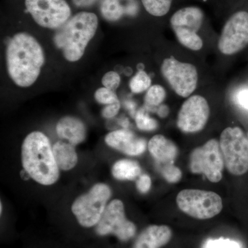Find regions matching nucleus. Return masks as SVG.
<instances>
[{
  "mask_svg": "<svg viewBox=\"0 0 248 248\" xmlns=\"http://www.w3.org/2000/svg\"><path fill=\"white\" fill-rule=\"evenodd\" d=\"M6 58L10 78L22 88L29 87L37 81L45 62L42 46L27 32H19L9 40Z\"/></svg>",
  "mask_w": 248,
  "mask_h": 248,
  "instance_id": "obj_1",
  "label": "nucleus"
},
{
  "mask_svg": "<svg viewBox=\"0 0 248 248\" xmlns=\"http://www.w3.org/2000/svg\"><path fill=\"white\" fill-rule=\"evenodd\" d=\"M98 24L97 16L93 13H78L58 29L53 36L54 44L67 61H79L95 35Z\"/></svg>",
  "mask_w": 248,
  "mask_h": 248,
  "instance_id": "obj_2",
  "label": "nucleus"
},
{
  "mask_svg": "<svg viewBox=\"0 0 248 248\" xmlns=\"http://www.w3.org/2000/svg\"><path fill=\"white\" fill-rule=\"evenodd\" d=\"M22 164L31 178L42 185L58 181L60 172L48 138L41 132H32L24 140Z\"/></svg>",
  "mask_w": 248,
  "mask_h": 248,
  "instance_id": "obj_3",
  "label": "nucleus"
},
{
  "mask_svg": "<svg viewBox=\"0 0 248 248\" xmlns=\"http://www.w3.org/2000/svg\"><path fill=\"white\" fill-rule=\"evenodd\" d=\"M205 14L198 6H190L177 10L171 16L170 24L178 41L192 50H200L203 40L198 35L203 24Z\"/></svg>",
  "mask_w": 248,
  "mask_h": 248,
  "instance_id": "obj_4",
  "label": "nucleus"
},
{
  "mask_svg": "<svg viewBox=\"0 0 248 248\" xmlns=\"http://www.w3.org/2000/svg\"><path fill=\"white\" fill-rule=\"evenodd\" d=\"M220 147L225 166L231 174L242 175L248 171V140L239 127L227 128L222 132Z\"/></svg>",
  "mask_w": 248,
  "mask_h": 248,
  "instance_id": "obj_5",
  "label": "nucleus"
},
{
  "mask_svg": "<svg viewBox=\"0 0 248 248\" xmlns=\"http://www.w3.org/2000/svg\"><path fill=\"white\" fill-rule=\"evenodd\" d=\"M179 209L189 216L198 219H208L218 215L223 209L221 197L210 191L184 190L178 194Z\"/></svg>",
  "mask_w": 248,
  "mask_h": 248,
  "instance_id": "obj_6",
  "label": "nucleus"
},
{
  "mask_svg": "<svg viewBox=\"0 0 248 248\" xmlns=\"http://www.w3.org/2000/svg\"><path fill=\"white\" fill-rule=\"evenodd\" d=\"M111 195L110 187L105 184L93 186L86 195L81 196L74 202L72 211L81 226L91 228L97 224Z\"/></svg>",
  "mask_w": 248,
  "mask_h": 248,
  "instance_id": "obj_7",
  "label": "nucleus"
},
{
  "mask_svg": "<svg viewBox=\"0 0 248 248\" xmlns=\"http://www.w3.org/2000/svg\"><path fill=\"white\" fill-rule=\"evenodd\" d=\"M225 163L219 142L209 140L203 146L195 148L190 158L191 172L203 174L211 182L217 183L223 177Z\"/></svg>",
  "mask_w": 248,
  "mask_h": 248,
  "instance_id": "obj_8",
  "label": "nucleus"
},
{
  "mask_svg": "<svg viewBox=\"0 0 248 248\" xmlns=\"http://www.w3.org/2000/svg\"><path fill=\"white\" fill-rule=\"evenodd\" d=\"M25 6L34 21L46 29L58 30L71 17L66 0H25Z\"/></svg>",
  "mask_w": 248,
  "mask_h": 248,
  "instance_id": "obj_9",
  "label": "nucleus"
},
{
  "mask_svg": "<svg viewBox=\"0 0 248 248\" xmlns=\"http://www.w3.org/2000/svg\"><path fill=\"white\" fill-rule=\"evenodd\" d=\"M161 71L178 95L187 97L195 91L198 82V73L194 65L179 62L172 57L165 59Z\"/></svg>",
  "mask_w": 248,
  "mask_h": 248,
  "instance_id": "obj_10",
  "label": "nucleus"
},
{
  "mask_svg": "<svg viewBox=\"0 0 248 248\" xmlns=\"http://www.w3.org/2000/svg\"><path fill=\"white\" fill-rule=\"evenodd\" d=\"M248 45V12L239 11L228 18L222 29L218 42L221 53L231 55Z\"/></svg>",
  "mask_w": 248,
  "mask_h": 248,
  "instance_id": "obj_11",
  "label": "nucleus"
},
{
  "mask_svg": "<svg viewBox=\"0 0 248 248\" xmlns=\"http://www.w3.org/2000/svg\"><path fill=\"white\" fill-rule=\"evenodd\" d=\"M136 230L135 225L125 217L123 203L117 200L107 206L96 227L98 234H114L123 241L133 237Z\"/></svg>",
  "mask_w": 248,
  "mask_h": 248,
  "instance_id": "obj_12",
  "label": "nucleus"
},
{
  "mask_svg": "<svg viewBox=\"0 0 248 248\" xmlns=\"http://www.w3.org/2000/svg\"><path fill=\"white\" fill-rule=\"evenodd\" d=\"M210 116V107L205 98L200 95L189 97L183 104L178 114L177 126L186 133L203 130Z\"/></svg>",
  "mask_w": 248,
  "mask_h": 248,
  "instance_id": "obj_13",
  "label": "nucleus"
},
{
  "mask_svg": "<svg viewBox=\"0 0 248 248\" xmlns=\"http://www.w3.org/2000/svg\"><path fill=\"white\" fill-rule=\"evenodd\" d=\"M105 141L109 146L130 156H138L146 151V140L127 130L111 132L106 137Z\"/></svg>",
  "mask_w": 248,
  "mask_h": 248,
  "instance_id": "obj_14",
  "label": "nucleus"
},
{
  "mask_svg": "<svg viewBox=\"0 0 248 248\" xmlns=\"http://www.w3.org/2000/svg\"><path fill=\"white\" fill-rule=\"evenodd\" d=\"M140 11L138 0H102L100 12L108 22H117L124 17H135Z\"/></svg>",
  "mask_w": 248,
  "mask_h": 248,
  "instance_id": "obj_15",
  "label": "nucleus"
},
{
  "mask_svg": "<svg viewBox=\"0 0 248 248\" xmlns=\"http://www.w3.org/2000/svg\"><path fill=\"white\" fill-rule=\"evenodd\" d=\"M172 231L166 226H151L139 236L135 248H160L170 241Z\"/></svg>",
  "mask_w": 248,
  "mask_h": 248,
  "instance_id": "obj_16",
  "label": "nucleus"
},
{
  "mask_svg": "<svg viewBox=\"0 0 248 248\" xmlns=\"http://www.w3.org/2000/svg\"><path fill=\"white\" fill-rule=\"evenodd\" d=\"M58 135L73 146L79 144L86 138V128L84 123L76 117H64L59 121L56 126Z\"/></svg>",
  "mask_w": 248,
  "mask_h": 248,
  "instance_id": "obj_17",
  "label": "nucleus"
},
{
  "mask_svg": "<svg viewBox=\"0 0 248 248\" xmlns=\"http://www.w3.org/2000/svg\"><path fill=\"white\" fill-rule=\"evenodd\" d=\"M148 148L152 156L161 164H173L178 154L174 142L161 135L153 137L148 142Z\"/></svg>",
  "mask_w": 248,
  "mask_h": 248,
  "instance_id": "obj_18",
  "label": "nucleus"
},
{
  "mask_svg": "<svg viewBox=\"0 0 248 248\" xmlns=\"http://www.w3.org/2000/svg\"><path fill=\"white\" fill-rule=\"evenodd\" d=\"M53 152L59 169L69 170L78 163V155L74 146L64 141H58L53 146Z\"/></svg>",
  "mask_w": 248,
  "mask_h": 248,
  "instance_id": "obj_19",
  "label": "nucleus"
},
{
  "mask_svg": "<svg viewBox=\"0 0 248 248\" xmlns=\"http://www.w3.org/2000/svg\"><path fill=\"white\" fill-rule=\"evenodd\" d=\"M141 172L140 165L132 160H120L112 167L114 177L120 180H134L140 175Z\"/></svg>",
  "mask_w": 248,
  "mask_h": 248,
  "instance_id": "obj_20",
  "label": "nucleus"
},
{
  "mask_svg": "<svg viewBox=\"0 0 248 248\" xmlns=\"http://www.w3.org/2000/svg\"><path fill=\"white\" fill-rule=\"evenodd\" d=\"M142 6L148 14L162 17L169 14L174 0H141Z\"/></svg>",
  "mask_w": 248,
  "mask_h": 248,
  "instance_id": "obj_21",
  "label": "nucleus"
},
{
  "mask_svg": "<svg viewBox=\"0 0 248 248\" xmlns=\"http://www.w3.org/2000/svg\"><path fill=\"white\" fill-rule=\"evenodd\" d=\"M151 77L146 72L140 71L130 79L129 86L132 92L139 94L148 90L151 87Z\"/></svg>",
  "mask_w": 248,
  "mask_h": 248,
  "instance_id": "obj_22",
  "label": "nucleus"
},
{
  "mask_svg": "<svg viewBox=\"0 0 248 248\" xmlns=\"http://www.w3.org/2000/svg\"><path fill=\"white\" fill-rule=\"evenodd\" d=\"M166 93L164 88L160 85H153L148 89L145 95L147 105L156 107L164 102Z\"/></svg>",
  "mask_w": 248,
  "mask_h": 248,
  "instance_id": "obj_23",
  "label": "nucleus"
},
{
  "mask_svg": "<svg viewBox=\"0 0 248 248\" xmlns=\"http://www.w3.org/2000/svg\"><path fill=\"white\" fill-rule=\"evenodd\" d=\"M94 99L99 104L110 105L119 102L118 97L115 91L103 87L97 89L94 93Z\"/></svg>",
  "mask_w": 248,
  "mask_h": 248,
  "instance_id": "obj_24",
  "label": "nucleus"
},
{
  "mask_svg": "<svg viewBox=\"0 0 248 248\" xmlns=\"http://www.w3.org/2000/svg\"><path fill=\"white\" fill-rule=\"evenodd\" d=\"M135 121L137 125L140 130L152 131L157 128L158 124L156 121L151 118L143 110L139 111L135 117Z\"/></svg>",
  "mask_w": 248,
  "mask_h": 248,
  "instance_id": "obj_25",
  "label": "nucleus"
},
{
  "mask_svg": "<svg viewBox=\"0 0 248 248\" xmlns=\"http://www.w3.org/2000/svg\"><path fill=\"white\" fill-rule=\"evenodd\" d=\"M203 248H243L242 244L238 241L230 239L219 238L208 239L203 244Z\"/></svg>",
  "mask_w": 248,
  "mask_h": 248,
  "instance_id": "obj_26",
  "label": "nucleus"
},
{
  "mask_svg": "<svg viewBox=\"0 0 248 248\" xmlns=\"http://www.w3.org/2000/svg\"><path fill=\"white\" fill-rule=\"evenodd\" d=\"M161 173L165 179L172 184L179 182L182 179V171L173 164H164V167L161 169Z\"/></svg>",
  "mask_w": 248,
  "mask_h": 248,
  "instance_id": "obj_27",
  "label": "nucleus"
},
{
  "mask_svg": "<svg viewBox=\"0 0 248 248\" xmlns=\"http://www.w3.org/2000/svg\"><path fill=\"white\" fill-rule=\"evenodd\" d=\"M102 83L104 87L115 91L120 85V76L115 71L108 72L103 76Z\"/></svg>",
  "mask_w": 248,
  "mask_h": 248,
  "instance_id": "obj_28",
  "label": "nucleus"
},
{
  "mask_svg": "<svg viewBox=\"0 0 248 248\" xmlns=\"http://www.w3.org/2000/svg\"><path fill=\"white\" fill-rule=\"evenodd\" d=\"M137 187L141 193H146L151 187V179L147 174H142L137 182Z\"/></svg>",
  "mask_w": 248,
  "mask_h": 248,
  "instance_id": "obj_29",
  "label": "nucleus"
},
{
  "mask_svg": "<svg viewBox=\"0 0 248 248\" xmlns=\"http://www.w3.org/2000/svg\"><path fill=\"white\" fill-rule=\"evenodd\" d=\"M121 107L120 102L115 103V104H110L107 105V107L104 108V110L102 111L103 117L105 118L110 119L117 115L119 111H120Z\"/></svg>",
  "mask_w": 248,
  "mask_h": 248,
  "instance_id": "obj_30",
  "label": "nucleus"
},
{
  "mask_svg": "<svg viewBox=\"0 0 248 248\" xmlns=\"http://www.w3.org/2000/svg\"><path fill=\"white\" fill-rule=\"evenodd\" d=\"M236 102L244 109L248 110V89H242L236 93Z\"/></svg>",
  "mask_w": 248,
  "mask_h": 248,
  "instance_id": "obj_31",
  "label": "nucleus"
},
{
  "mask_svg": "<svg viewBox=\"0 0 248 248\" xmlns=\"http://www.w3.org/2000/svg\"><path fill=\"white\" fill-rule=\"evenodd\" d=\"M98 0H72L73 4L78 8H89L95 4Z\"/></svg>",
  "mask_w": 248,
  "mask_h": 248,
  "instance_id": "obj_32",
  "label": "nucleus"
},
{
  "mask_svg": "<svg viewBox=\"0 0 248 248\" xmlns=\"http://www.w3.org/2000/svg\"></svg>",
  "mask_w": 248,
  "mask_h": 248,
  "instance_id": "obj_33",
  "label": "nucleus"
}]
</instances>
